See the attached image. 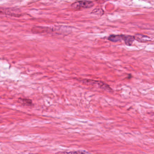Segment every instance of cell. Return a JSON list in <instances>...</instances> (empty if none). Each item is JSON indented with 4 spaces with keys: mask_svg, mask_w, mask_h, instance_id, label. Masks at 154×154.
Segmentation results:
<instances>
[{
    "mask_svg": "<svg viewBox=\"0 0 154 154\" xmlns=\"http://www.w3.org/2000/svg\"><path fill=\"white\" fill-rule=\"evenodd\" d=\"M94 6V3L90 1H80L72 4V8L77 10L91 8Z\"/></svg>",
    "mask_w": 154,
    "mask_h": 154,
    "instance_id": "cell-1",
    "label": "cell"
},
{
    "mask_svg": "<svg viewBox=\"0 0 154 154\" xmlns=\"http://www.w3.org/2000/svg\"><path fill=\"white\" fill-rule=\"evenodd\" d=\"M83 83L86 84L90 85H96L97 86H99L100 88L104 89L106 90H111L109 85L106 84L105 83L100 81H94V80H89V79H84L82 80Z\"/></svg>",
    "mask_w": 154,
    "mask_h": 154,
    "instance_id": "cell-2",
    "label": "cell"
},
{
    "mask_svg": "<svg viewBox=\"0 0 154 154\" xmlns=\"http://www.w3.org/2000/svg\"><path fill=\"white\" fill-rule=\"evenodd\" d=\"M134 39L140 43L149 42L152 40L151 38L147 36L142 35V34H137L134 36Z\"/></svg>",
    "mask_w": 154,
    "mask_h": 154,
    "instance_id": "cell-3",
    "label": "cell"
},
{
    "mask_svg": "<svg viewBox=\"0 0 154 154\" xmlns=\"http://www.w3.org/2000/svg\"><path fill=\"white\" fill-rule=\"evenodd\" d=\"M134 36L131 35H122V40L125 42L126 45L128 46H131L134 42Z\"/></svg>",
    "mask_w": 154,
    "mask_h": 154,
    "instance_id": "cell-4",
    "label": "cell"
},
{
    "mask_svg": "<svg viewBox=\"0 0 154 154\" xmlns=\"http://www.w3.org/2000/svg\"><path fill=\"white\" fill-rule=\"evenodd\" d=\"M112 42H118L122 40V35H111L108 38Z\"/></svg>",
    "mask_w": 154,
    "mask_h": 154,
    "instance_id": "cell-5",
    "label": "cell"
},
{
    "mask_svg": "<svg viewBox=\"0 0 154 154\" xmlns=\"http://www.w3.org/2000/svg\"><path fill=\"white\" fill-rule=\"evenodd\" d=\"M19 101L24 105L31 106V105H33L32 100H29V99H20H20H19Z\"/></svg>",
    "mask_w": 154,
    "mask_h": 154,
    "instance_id": "cell-6",
    "label": "cell"
},
{
    "mask_svg": "<svg viewBox=\"0 0 154 154\" xmlns=\"http://www.w3.org/2000/svg\"><path fill=\"white\" fill-rule=\"evenodd\" d=\"M91 13L92 14H95L97 16H102L104 14V11L102 9H95L93 11H92Z\"/></svg>",
    "mask_w": 154,
    "mask_h": 154,
    "instance_id": "cell-7",
    "label": "cell"
},
{
    "mask_svg": "<svg viewBox=\"0 0 154 154\" xmlns=\"http://www.w3.org/2000/svg\"><path fill=\"white\" fill-rule=\"evenodd\" d=\"M66 153H76V154H83V153H86V152H83V151H74V152H66Z\"/></svg>",
    "mask_w": 154,
    "mask_h": 154,
    "instance_id": "cell-8",
    "label": "cell"
}]
</instances>
